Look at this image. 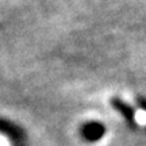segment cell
Instances as JSON below:
<instances>
[{"instance_id": "cell-1", "label": "cell", "mask_w": 146, "mask_h": 146, "mask_svg": "<svg viewBox=\"0 0 146 146\" xmlns=\"http://www.w3.org/2000/svg\"><path fill=\"white\" fill-rule=\"evenodd\" d=\"M111 104L114 106L116 111H119L120 114L125 116V119L129 123H131V125L134 123V111L131 110V107H129L126 104L123 100H120L119 98H112L111 99Z\"/></svg>"}, {"instance_id": "cell-2", "label": "cell", "mask_w": 146, "mask_h": 146, "mask_svg": "<svg viewBox=\"0 0 146 146\" xmlns=\"http://www.w3.org/2000/svg\"><path fill=\"white\" fill-rule=\"evenodd\" d=\"M103 133H104L103 126L96 125V123H91V125H88L85 127L84 135H85V138H88V139H96V138H99Z\"/></svg>"}, {"instance_id": "cell-3", "label": "cell", "mask_w": 146, "mask_h": 146, "mask_svg": "<svg viewBox=\"0 0 146 146\" xmlns=\"http://www.w3.org/2000/svg\"><path fill=\"white\" fill-rule=\"evenodd\" d=\"M137 103L139 104V107H141L142 110H145V111H146V100L145 99H142V98H139V96H138V98H137Z\"/></svg>"}]
</instances>
